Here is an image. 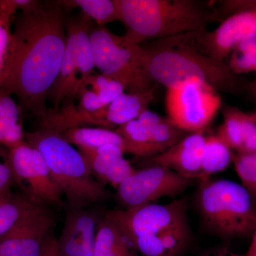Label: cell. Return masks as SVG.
<instances>
[{
  "label": "cell",
  "mask_w": 256,
  "mask_h": 256,
  "mask_svg": "<svg viewBox=\"0 0 256 256\" xmlns=\"http://www.w3.org/2000/svg\"><path fill=\"white\" fill-rule=\"evenodd\" d=\"M62 2H40L13 20L8 77L2 87L18 97L22 112L41 119L48 92L58 78L66 44V16Z\"/></svg>",
  "instance_id": "6da1fadb"
},
{
  "label": "cell",
  "mask_w": 256,
  "mask_h": 256,
  "mask_svg": "<svg viewBox=\"0 0 256 256\" xmlns=\"http://www.w3.org/2000/svg\"><path fill=\"white\" fill-rule=\"evenodd\" d=\"M143 48L148 54L152 78L168 89L200 84L217 92L235 94L238 90V78L228 64L202 50L194 31L154 40Z\"/></svg>",
  "instance_id": "7a4b0ae2"
},
{
  "label": "cell",
  "mask_w": 256,
  "mask_h": 256,
  "mask_svg": "<svg viewBox=\"0 0 256 256\" xmlns=\"http://www.w3.org/2000/svg\"><path fill=\"white\" fill-rule=\"evenodd\" d=\"M104 217L142 256H178L190 240L186 202L182 198L164 205L150 203L109 210Z\"/></svg>",
  "instance_id": "3957f363"
},
{
  "label": "cell",
  "mask_w": 256,
  "mask_h": 256,
  "mask_svg": "<svg viewBox=\"0 0 256 256\" xmlns=\"http://www.w3.org/2000/svg\"><path fill=\"white\" fill-rule=\"evenodd\" d=\"M124 37L140 44L196 31L218 20L212 2L119 0Z\"/></svg>",
  "instance_id": "277c9868"
},
{
  "label": "cell",
  "mask_w": 256,
  "mask_h": 256,
  "mask_svg": "<svg viewBox=\"0 0 256 256\" xmlns=\"http://www.w3.org/2000/svg\"><path fill=\"white\" fill-rule=\"evenodd\" d=\"M25 142L41 153L67 206L86 208L106 198L105 188L94 180L86 160L60 133L40 129L25 133Z\"/></svg>",
  "instance_id": "5b68a950"
},
{
  "label": "cell",
  "mask_w": 256,
  "mask_h": 256,
  "mask_svg": "<svg viewBox=\"0 0 256 256\" xmlns=\"http://www.w3.org/2000/svg\"><path fill=\"white\" fill-rule=\"evenodd\" d=\"M196 200L202 220L212 233L228 240L254 235L255 202L242 185L228 180H202Z\"/></svg>",
  "instance_id": "8992f818"
},
{
  "label": "cell",
  "mask_w": 256,
  "mask_h": 256,
  "mask_svg": "<svg viewBox=\"0 0 256 256\" xmlns=\"http://www.w3.org/2000/svg\"><path fill=\"white\" fill-rule=\"evenodd\" d=\"M90 42L96 68L122 84L128 92H148L156 87L148 69V57L140 44L92 24Z\"/></svg>",
  "instance_id": "52a82bcc"
},
{
  "label": "cell",
  "mask_w": 256,
  "mask_h": 256,
  "mask_svg": "<svg viewBox=\"0 0 256 256\" xmlns=\"http://www.w3.org/2000/svg\"><path fill=\"white\" fill-rule=\"evenodd\" d=\"M92 20L80 13L66 23V44L58 78L48 92L47 100L53 108L73 104L95 68L90 42Z\"/></svg>",
  "instance_id": "ba28073f"
},
{
  "label": "cell",
  "mask_w": 256,
  "mask_h": 256,
  "mask_svg": "<svg viewBox=\"0 0 256 256\" xmlns=\"http://www.w3.org/2000/svg\"><path fill=\"white\" fill-rule=\"evenodd\" d=\"M8 158L15 184L22 190L23 196L40 206H63V195L50 176L46 162L36 148L24 141L8 150Z\"/></svg>",
  "instance_id": "9c48e42d"
},
{
  "label": "cell",
  "mask_w": 256,
  "mask_h": 256,
  "mask_svg": "<svg viewBox=\"0 0 256 256\" xmlns=\"http://www.w3.org/2000/svg\"><path fill=\"white\" fill-rule=\"evenodd\" d=\"M168 118L186 132L204 131L222 106L218 92L204 84H191L168 89Z\"/></svg>",
  "instance_id": "30bf717a"
},
{
  "label": "cell",
  "mask_w": 256,
  "mask_h": 256,
  "mask_svg": "<svg viewBox=\"0 0 256 256\" xmlns=\"http://www.w3.org/2000/svg\"><path fill=\"white\" fill-rule=\"evenodd\" d=\"M196 180L164 166H146L136 170L124 180L117 188V196L122 205L131 208L152 203L163 197L178 196Z\"/></svg>",
  "instance_id": "8fae6325"
},
{
  "label": "cell",
  "mask_w": 256,
  "mask_h": 256,
  "mask_svg": "<svg viewBox=\"0 0 256 256\" xmlns=\"http://www.w3.org/2000/svg\"><path fill=\"white\" fill-rule=\"evenodd\" d=\"M234 14L229 15L213 31L206 28L194 31L198 44L218 60L229 56L244 37L256 33V1H232Z\"/></svg>",
  "instance_id": "7c38bea8"
},
{
  "label": "cell",
  "mask_w": 256,
  "mask_h": 256,
  "mask_svg": "<svg viewBox=\"0 0 256 256\" xmlns=\"http://www.w3.org/2000/svg\"><path fill=\"white\" fill-rule=\"evenodd\" d=\"M56 217L47 206L34 205L0 237V256H42Z\"/></svg>",
  "instance_id": "4fadbf2b"
},
{
  "label": "cell",
  "mask_w": 256,
  "mask_h": 256,
  "mask_svg": "<svg viewBox=\"0 0 256 256\" xmlns=\"http://www.w3.org/2000/svg\"><path fill=\"white\" fill-rule=\"evenodd\" d=\"M101 220L96 210L67 206L63 228L57 238L60 256H95L96 234Z\"/></svg>",
  "instance_id": "5bb4252c"
},
{
  "label": "cell",
  "mask_w": 256,
  "mask_h": 256,
  "mask_svg": "<svg viewBox=\"0 0 256 256\" xmlns=\"http://www.w3.org/2000/svg\"><path fill=\"white\" fill-rule=\"evenodd\" d=\"M204 131L191 133L168 150L144 158L146 166H161L184 176L200 178L202 154L206 137Z\"/></svg>",
  "instance_id": "9a60e30c"
},
{
  "label": "cell",
  "mask_w": 256,
  "mask_h": 256,
  "mask_svg": "<svg viewBox=\"0 0 256 256\" xmlns=\"http://www.w3.org/2000/svg\"><path fill=\"white\" fill-rule=\"evenodd\" d=\"M80 152L92 174L116 188L137 170L124 159V150L114 144Z\"/></svg>",
  "instance_id": "2e32d148"
},
{
  "label": "cell",
  "mask_w": 256,
  "mask_h": 256,
  "mask_svg": "<svg viewBox=\"0 0 256 256\" xmlns=\"http://www.w3.org/2000/svg\"><path fill=\"white\" fill-rule=\"evenodd\" d=\"M107 107L90 112L74 104L62 106L58 110L50 109L40 119V129L62 133L76 128L96 126L112 130L107 118Z\"/></svg>",
  "instance_id": "e0dca14e"
},
{
  "label": "cell",
  "mask_w": 256,
  "mask_h": 256,
  "mask_svg": "<svg viewBox=\"0 0 256 256\" xmlns=\"http://www.w3.org/2000/svg\"><path fill=\"white\" fill-rule=\"evenodd\" d=\"M64 139L78 148V150H94L107 144L118 146L124 153L136 156L130 143L112 130L102 128L82 127L72 128L60 133Z\"/></svg>",
  "instance_id": "ac0fdd59"
},
{
  "label": "cell",
  "mask_w": 256,
  "mask_h": 256,
  "mask_svg": "<svg viewBox=\"0 0 256 256\" xmlns=\"http://www.w3.org/2000/svg\"><path fill=\"white\" fill-rule=\"evenodd\" d=\"M22 114L12 96L0 88V146L10 150L24 142Z\"/></svg>",
  "instance_id": "d6986e66"
},
{
  "label": "cell",
  "mask_w": 256,
  "mask_h": 256,
  "mask_svg": "<svg viewBox=\"0 0 256 256\" xmlns=\"http://www.w3.org/2000/svg\"><path fill=\"white\" fill-rule=\"evenodd\" d=\"M156 87L142 92H124L107 107V118L112 129L116 126L138 119L148 110L154 100Z\"/></svg>",
  "instance_id": "ffe728a7"
},
{
  "label": "cell",
  "mask_w": 256,
  "mask_h": 256,
  "mask_svg": "<svg viewBox=\"0 0 256 256\" xmlns=\"http://www.w3.org/2000/svg\"><path fill=\"white\" fill-rule=\"evenodd\" d=\"M138 119L148 130L159 154L168 150L188 136V132L176 127L168 118L150 110L144 111Z\"/></svg>",
  "instance_id": "44dd1931"
},
{
  "label": "cell",
  "mask_w": 256,
  "mask_h": 256,
  "mask_svg": "<svg viewBox=\"0 0 256 256\" xmlns=\"http://www.w3.org/2000/svg\"><path fill=\"white\" fill-rule=\"evenodd\" d=\"M134 252L118 228L102 217L96 234L95 256H137Z\"/></svg>",
  "instance_id": "7402d4cb"
},
{
  "label": "cell",
  "mask_w": 256,
  "mask_h": 256,
  "mask_svg": "<svg viewBox=\"0 0 256 256\" xmlns=\"http://www.w3.org/2000/svg\"><path fill=\"white\" fill-rule=\"evenodd\" d=\"M18 10L14 0H0V88L8 77L12 47L13 20Z\"/></svg>",
  "instance_id": "603a6c76"
},
{
  "label": "cell",
  "mask_w": 256,
  "mask_h": 256,
  "mask_svg": "<svg viewBox=\"0 0 256 256\" xmlns=\"http://www.w3.org/2000/svg\"><path fill=\"white\" fill-rule=\"evenodd\" d=\"M233 156L232 150L216 134L206 137L200 180L208 178L210 175L226 169L233 161Z\"/></svg>",
  "instance_id": "cb8c5ba5"
},
{
  "label": "cell",
  "mask_w": 256,
  "mask_h": 256,
  "mask_svg": "<svg viewBox=\"0 0 256 256\" xmlns=\"http://www.w3.org/2000/svg\"><path fill=\"white\" fill-rule=\"evenodd\" d=\"M66 9L77 6L82 12L94 20L99 26L114 21H122L119 0H75L62 1Z\"/></svg>",
  "instance_id": "d4e9b609"
},
{
  "label": "cell",
  "mask_w": 256,
  "mask_h": 256,
  "mask_svg": "<svg viewBox=\"0 0 256 256\" xmlns=\"http://www.w3.org/2000/svg\"><path fill=\"white\" fill-rule=\"evenodd\" d=\"M116 132L130 143L136 150V156L148 158L159 154L152 142L148 130L138 119L133 120L119 126Z\"/></svg>",
  "instance_id": "484cf974"
},
{
  "label": "cell",
  "mask_w": 256,
  "mask_h": 256,
  "mask_svg": "<svg viewBox=\"0 0 256 256\" xmlns=\"http://www.w3.org/2000/svg\"><path fill=\"white\" fill-rule=\"evenodd\" d=\"M34 205L23 196L12 193L0 194V237Z\"/></svg>",
  "instance_id": "4316f807"
},
{
  "label": "cell",
  "mask_w": 256,
  "mask_h": 256,
  "mask_svg": "<svg viewBox=\"0 0 256 256\" xmlns=\"http://www.w3.org/2000/svg\"><path fill=\"white\" fill-rule=\"evenodd\" d=\"M227 64L234 74L256 72V33L240 40L229 55Z\"/></svg>",
  "instance_id": "83f0119b"
},
{
  "label": "cell",
  "mask_w": 256,
  "mask_h": 256,
  "mask_svg": "<svg viewBox=\"0 0 256 256\" xmlns=\"http://www.w3.org/2000/svg\"><path fill=\"white\" fill-rule=\"evenodd\" d=\"M242 114L237 108L226 106L224 110V124L216 134L230 150L237 152L242 146Z\"/></svg>",
  "instance_id": "f1b7e54d"
},
{
  "label": "cell",
  "mask_w": 256,
  "mask_h": 256,
  "mask_svg": "<svg viewBox=\"0 0 256 256\" xmlns=\"http://www.w3.org/2000/svg\"><path fill=\"white\" fill-rule=\"evenodd\" d=\"M84 88H89L96 92L105 106L110 105L126 90L122 84L102 74L90 75Z\"/></svg>",
  "instance_id": "f546056e"
},
{
  "label": "cell",
  "mask_w": 256,
  "mask_h": 256,
  "mask_svg": "<svg viewBox=\"0 0 256 256\" xmlns=\"http://www.w3.org/2000/svg\"><path fill=\"white\" fill-rule=\"evenodd\" d=\"M233 162L242 186L256 202V152L238 153L233 156Z\"/></svg>",
  "instance_id": "4dcf8cb0"
},
{
  "label": "cell",
  "mask_w": 256,
  "mask_h": 256,
  "mask_svg": "<svg viewBox=\"0 0 256 256\" xmlns=\"http://www.w3.org/2000/svg\"><path fill=\"white\" fill-rule=\"evenodd\" d=\"M256 152V112L242 114V146L238 153Z\"/></svg>",
  "instance_id": "1f68e13d"
},
{
  "label": "cell",
  "mask_w": 256,
  "mask_h": 256,
  "mask_svg": "<svg viewBox=\"0 0 256 256\" xmlns=\"http://www.w3.org/2000/svg\"><path fill=\"white\" fill-rule=\"evenodd\" d=\"M6 148L0 146V156H2ZM14 175L8 159L4 162L0 160V194L12 193V188L15 186Z\"/></svg>",
  "instance_id": "d6a6232c"
},
{
  "label": "cell",
  "mask_w": 256,
  "mask_h": 256,
  "mask_svg": "<svg viewBox=\"0 0 256 256\" xmlns=\"http://www.w3.org/2000/svg\"><path fill=\"white\" fill-rule=\"evenodd\" d=\"M78 98H79L78 106L84 110L90 111V112L100 110L108 106L104 105L98 96L88 88H84L82 89L79 94Z\"/></svg>",
  "instance_id": "836d02e7"
},
{
  "label": "cell",
  "mask_w": 256,
  "mask_h": 256,
  "mask_svg": "<svg viewBox=\"0 0 256 256\" xmlns=\"http://www.w3.org/2000/svg\"><path fill=\"white\" fill-rule=\"evenodd\" d=\"M53 232V230H50V233L47 236L44 244L42 256H60L58 242Z\"/></svg>",
  "instance_id": "e575fe53"
},
{
  "label": "cell",
  "mask_w": 256,
  "mask_h": 256,
  "mask_svg": "<svg viewBox=\"0 0 256 256\" xmlns=\"http://www.w3.org/2000/svg\"><path fill=\"white\" fill-rule=\"evenodd\" d=\"M202 256H246V255L245 254L240 255V254H235V252H230L227 250H218L208 252L206 255Z\"/></svg>",
  "instance_id": "d590c367"
},
{
  "label": "cell",
  "mask_w": 256,
  "mask_h": 256,
  "mask_svg": "<svg viewBox=\"0 0 256 256\" xmlns=\"http://www.w3.org/2000/svg\"><path fill=\"white\" fill-rule=\"evenodd\" d=\"M246 256H256V230L252 235V244H250V247L246 254H245Z\"/></svg>",
  "instance_id": "8d00e7d4"
},
{
  "label": "cell",
  "mask_w": 256,
  "mask_h": 256,
  "mask_svg": "<svg viewBox=\"0 0 256 256\" xmlns=\"http://www.w3.org/2000/svg\"><path fill=\"white\" fill-rule=\"evenodd\" d=\"M252 95L255 96L256 99V80L252 86Z\"/></svg>",
  "instance_id": "74e56055"
}]
</instances>
